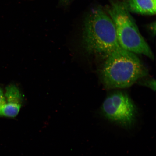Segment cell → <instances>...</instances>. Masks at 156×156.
Instances as JSON below:
<instances>
[{"mask_svg":"<svg viewBox=\"0 0 156 156\" xmlns=\"http://www.w3.org/2000/svg\"><path fill=\"white\" fill-rule=\"evenodd\" d=\"M148 72L136 54L122 47L106 58L101 71V80L108 88H125L146 76Z\"/></svg>","mask_w":156,"mask_h":156,"instance_id":"cell-1","label":"cell"},{"mask_svg":"<svg viewBox=\"0 0 156 156\" xmlns=\"http://www.w3.org/2000/svg\"><path fill=\"white\" fill-rule=\"evenodd\" d=\"M83 41L84 46L89 54L105 58L121 47L112 19L99 7L91 9L86 18Z\"/></svg>","mask_w":156,"mask_h":156,"instance_id":"cell-2","label":"cell"},{"mask_svg":"<svg viewBox=\"0 0 156 156\" xmlns=\"http://www.w3.org/2000/svg\"><path fill=\"white\" fill-rule=\"evenodd\" d=\"M107 11L114 23L120 46L128 51L144 55L154 59L153 51L124 4L113 2Z\"/></svg>","mask_w":156,"mask_h":156,"instance_id":"cell-3","label":"cell"},{"mask_svg":"<svg viewBox=\"0 0 156 156\" xmlns=\"http://www.w3.org/2000/svg\"><path fill=\"white\" fill-rule=\"evenodd\" d=\"M101 110L107 119L124 128L131 127L135 122L136 107L131 99L124 93L119 91L107 97Z\"/></svg>","mask_w":156,"mask_h":156,"instance_id":"cell-4","label":"cell"},{"mask_svg":"<svg viewBox=\"0 0 156 156\" xmlns=\"http://www.w3.org/2000/svg\"><path fill=\"white\" fill-rule=\"evenodd\" d=\"M5 95L6 102L0 107V116L14 118L18 114L22 106V95L14 85H9L6 88Z\"/></svg>","mask_w":156,"mask_h":156,"instance_id":"cell-5","label":"cell"},{"mask_svg":"<svg viewBox=\"0 0 156 156\" xmlns=\"http://www.w3.org/2000/svg\"><path fill=\"white\" fill-rule=\"evenodd\" d=\"M124 4L129 11L137 14L151 15L156 13V0H128Z\"/></svg>","mask_w":156,"mask_h":156,"instance_id":"cell-6","label":"cell"},{"mask_svg":"<svg viewBox=\"0 0 156 156\" xmlns=\"http://www.w3.org/2000/svg\"><path fill=\"white\" fill-rule=\"evenodd\" d=\"M6 102V99L2 89L0 87V107L2 106L5 105Z\"/></svg>","mask_w":156,"mask_h":156,"instance_id":"cell-7","label":"cell"},{"mask_svg":"<svg viewBox=\"0 0 156 156\" xmlns=\"http://www.w3.org/2000/svg\"><path fill=\"white\" fill-rule=\"evenodd\" d=\"M147 87L151 88L153 90H155L156 89L155 81L154 79L150 80L145 83Z\"/></svg>","mask_w":156,"mask_h":156,"instance_id":"cell-8","label":"cell"},{"mask_svg":"<svg viewBox=\"0 0 156 156\" xmlns=\"http://www.w3.org/2000/svg\"><path fill=\"white\" fill-rule=\"evenodd\" d=\"M63 1L66 2V1H67V0H63Z\"/></svg>","mask_w":156,"mask_h":156,"instance_id":"cell-9","label":"cell"}]
</instances>
